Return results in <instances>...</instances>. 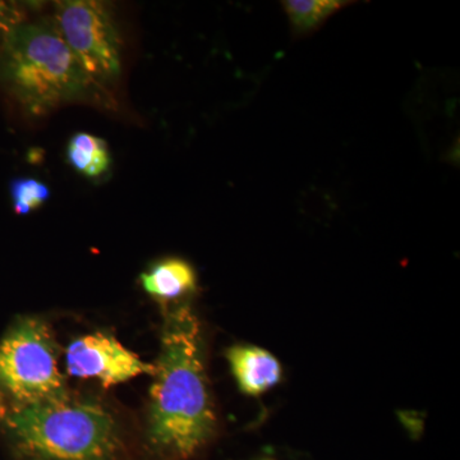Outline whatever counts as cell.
I'll return each instance as SVG.
<instances>
[{"label": "cell", "mask_w": 460, "mask_h": 460, "mask_svg": "<svg viewBox=\"0 0 460 460\" xmlns=\"http://www.w3.org/2000/svg\"><path fill=\"white\" fill-rule=\"evenodd\" d=\"M150 392V441L160 452L187 459L217 428L202 358L201 330L189 307L168 316Z\"/></svg>", "instance_id": "cell-1"}, {"label": "cell", "mask_w": 460, "mask_h": 460, "mask_svg": "<svg viewBox=\"0 0 460 460\" xmlns=\"http://www.w3.org/2000/svg\"><path fill=\"white\" fill-rule=\"evenodd\" d=\"M0 84L33 117L83 98L93 87L54 20L21 23L5 36Z\"/></svg>", "instance_id": "cell-2"}, {"label": "cell", "mask_w": 460, "mask_h": 460, "mask_svg": "<svg viewBox=\"0 0 460 460\" xmlns=\"http://www.w3.org/2000/svg\"><path fill=\"white\" fill-rule=\"evenodd\" d=\"M7 426L32 460H113L119 450L113 416L98 402L68 395L20 405Z\"/></svg>", "instance_id": "cell-3"}, {"label": "cell", "mask_w": 460, "mask_h": 460, "mask_svg": "<svg viewBox=\"0 0 460 460\" xmlns=\"http://www.w3.org/2000/svg\"><path fill=\"white\" fill-rule=\"evenodd\" d=\"M0 385L21 405L66 395L56 343L47 323L23 319L0 341Z\"/></svg>", "instance_id": "cell-4"}, {"label": "cell", "mask_w": 460, "mask_h": 460, "mask_svg": "<svg viewBox=\"0 0 460 460\" xmlns=\"http://www.w3.org/2000/svg\"><path fill=\"white\" fill-rule=\"evenodd\" d=\"M54 22L93 84H113L120 75V39L107 4L98 0L56 3Z\"/></svg>", "instance_id": "cell-5"}, {"label": "cell", "mask_w": 460, "mask_h": 460, "mask_svg": "<svg viewBox=\"0 0 460 460\" xmlns=\"http://www.w3.org/2000/svg\"><path fill=\"white\" fill-rule=\"evenodd\" d=\"M66 370L80 378H96L104 387L154 375L155 366L145 363L111 335L96 332L75 339L66 349Z\"/></svg>", "instance_id": "cell-6"}, {"label": "cell", "mask_w": 460, "mask_h": 460, "mask_svg": "<svg viewBox=\"0 0 460 460\" xmlns=\"http://www.w3.org/2000/svg\"><path fill=\"white\" fill-rule=\"evenodd\" d=\"M226 358L239 389L246 395H262L277 386L283 377L279 359L256 345H234L226 352Z\"/></svg>", "instance_id": "cell-7"}, {"label": "cell", "mask_w": 460, "mask_h": 460, "mask_svg": "<svg viewBox=\"0 0 460 460\" xmlns=\"http://www.w3.org/2000/svg\"><path fill=\"white\" fill-rule=\"evenodd\" d=\"M142 287L160 301H174L195 292L198 277L189 262L181 259H168L156 263L141 275Z\"/></svg>", "instance_id": "cell-8"}, {"label": "cell", "mask_w": 460, "mask_h": 460, "mask_svg": "<svg viewBox=\"0 0 460 460\" xmlns=\"http://www.w3.org/2000/svg\"><path fill=\"white\" fill-rule=\"evenodd\" d=\"M66 156L75 171L89 178L104 174L111 165L107 142L89 133H77L71 138Z\"/></svg>", "instance_id": "cell-9"}, {"label": "cell", "mask_w": 460, "mask_h": 460, "mask_svg": "<svg viewBox=\"0 0 460 460\" xmlns=\"http://www.w3.org/2000/svg\"><path fill=\"white\" fill-rule=\"evenodd\" d=\"M347 4L350 3L341 0H288L283 8L295 32L305 35L319 29Z\"/></svg>", "instance_id": "cell-10"}, {"label": "cell", "mask_w": 460, "mask_h": 460, "mask_svg": "<svg viewBox=\"0 0 460 460\" xmlns=\"http://www.w3.org/2000/svg\"><path fill=\"white\" fill-rule=\"evenodd\" d=\"M14 213L27 215L41 208L50 199L49 187L35 178H18L9 184Z\"/></svg>", "instance_id": "cell-11"}, {"label": "cell", "mask_w": 460, "mask_h": 460, "mask_svg": "<svg viewBox=\"0 0 460 460\" xmlns=\"http://www.w3.org/2000/svg\"><path fill=\"white\" fill-rule=\"evenodd\" d=\"M25 22V13L16 3L0 0V44L12 30Z\"/></svg>", "instance_id": "cell-12"}, {"label": "cell", "mask_w": 460, "mask_h": 460, "mask_svg": "<svg viewBox=\"0 0 460 460\" xmlns=\"http://www.w3.org/2000/svg\"><path fill=\"white\" fill-rule=\"evenodd\" d=\"M265 460H272V459H265Z\"/></svg>", "instance_id": "cell-13"}, {"label": "cell", "mask_w": 460, "mask_h": 460, "mask_svg": "<svg viewBox=\"0 0 460 460\" xmlns=\"http://www.w3.org/2000/svg\"><path fill=\"white\" fill-rule=\"evenodd\" d=\"M0 407H2V405H0Z\"/></svg>", "instance_id": "cell-14"}]
</instances>
